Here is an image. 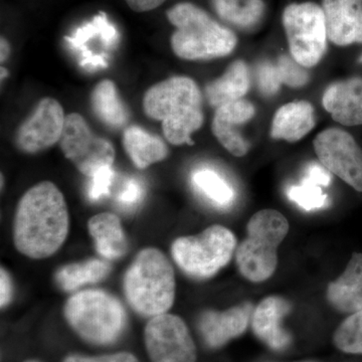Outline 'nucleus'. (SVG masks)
<instances>
[{
    "mask_svg": "<svg viewBox=\"0 0 362 362\" xmlns=\"http://www.w3.org/2000/svg\"><path fill=\"white\" fill-rule=\"evenodd\" d=\"M68 206L56 185L44 181L21 197L13 221V242L28 258H49L68 237Z\"/></svg>",
    "mask_w": 362,
    "mask_h": 362,
    "instance_id": "1",
    "label": "nucleus"
},
{
    "mask_svg": "<svg viewBox=\"0 0 362 362\" xmlns=\"http://www.w3.org/2000/svg\"><path fill=\"white\" fill-rule=\"evenodd\" d=\"M143 109L150 118L161 121L166 140L176 146L194 144L192 134L204 124L201 90L182 76L152 86L143 98Z\"/></svg>",
    "mask_w": 362,
    "mask_h": 362,
    "instance_id": "2",
    "label": "nucleus"
},
{
    "mask_svg": "<svg viewBox=\"0 0 362 362\" xmlns=\"http://www.w3.org/2000/svg\"><path fill=\"white\" fill-rule=\"evenodd\" d=\"M166 16L176 28L170 42L178 58L187 61L223 58L237 47V35L194 4H176Z\"/></svg>",
    "mask_w": 362,
    "mask_h": 362,
    "instance_id": "3",
    "label": "nucleus"
},
{
    "mask_svg": "<svg viewBox=\"0 0 362 362\" xmlns=\"http://www.w3.org/2000/svg\"><path fill=\"white\" fill-rule=\"evenodd\" d=\"M124 294L140 315L166 313L175 298V271L163 252L153 247L142 250L124 276Z\"/></svg>",
    "mask_w": 362,
    "mask_h": 362,
    "instance_id": "4",
    "label": "nucleus"
},
{
    "mask_svg": "<svg viewBox=\"0 0 362 362\" xmlns=\"http://www.w3.org/2000/svg\"><path fill=\"white\" fill-rule=\"evenodd\" d=\"M289 223L280 211L262 209L247 226L246 239L235 250L240 275L254 283L268 280L278 265V247L287 237Z\"/></svg>",
    "mask_w": 362,
    "mask_h": 362,
    "instance_id": "5",
    "label": "nucleus"
},
{
    "mask_svg": "<svg viewBox=\"0 0 362 362\" xmlns=\"http://www.w3.org/2000/svg\"><path fill=\"white\" fill-rule=\"evenodd\" d=\"M65 316L83 339L95 344H109L125 327L126 312L117 298L102 290H87L66 301Z\"/></svg>",
    "mask_w": 362,
    "mask_h": 362,
    "instance_id": "6",
    "label": "nucleus"
},
{
    "mask_svg": "<svg viewBox=\"0 0 362 362\" xmlns=\"http://www.w3.org/2000/svg\"><path fill=\"white\" fill-rule=\"evenodd\" d=\"M237 239L232 230L220 225L209 226L197 235L181 237L171 247L176 265L199 280L214 277L233 258Z\"/></svg>",
    "mask_w": 362,
    "mask_h": 362,
    "instance_id": "7",
    "label": "nucleus"
},
{
    "mask_svg": "<svg viewBox=\"0 0 362 362\" xmlns=\"http://www.w3.org/2000/svg\"><path fill=\"white\" fill-rule=\"evenodd\" d=\"M292 58L304 68L319 64L327 49V30L322 6L314 2L292 4L283 13Z\"/></svg>",
    "mask_w": 362,
    "mask_h": 362,
    "instance_id": "8",
    "label": "nucleus"
},
{
    "mask_svg": "<svg viewBox=\"0 0 362 362\" xmlns=\"http://www.w3.org/2000/svg\"><path fill=\"white\" fill-rule=\"evenodd\" d=\"M59 145L81 173L92 177L98 170L113 165L115 149L108 140L98 137L80 114L66 117Z\"/></svg>",
    "mask_w": 362,
    "mask_h": 362,
    "instance_id": "9",
    "label": "nucleus"
},
{
    "mask_svg": "<svg viewBox=\"0 0 362 362\" xmlns=\"http://www.w3.org/2000/svg\"><path fill=\"white\" fill-rule=\"evenodd\" d=\"M313 144L324 168L362 192V149L354 136L339 128H329L319 133Z\"/></svg>",
    "mask_w": 362,
    "mask_h": 362,
    "instance_id": "10",
    "label": "nucleus"
},
{
    "mask_svg": "<svg viewBox=\"0 0 362 362\" xmlns=\"http://www.w3.org/2000/svg\"><path fill=\"white\" fill-rule=\"evenodd\" d=\"M145 344L152 362H195L197 349L187 324L176 315L152 317L145 328Z\"/></svg>",
    "mask_w": 362,
    "mask_h": 362,
    "instance_id": "11",
    "label": "nucleus"
},
{
    "mask_svg": "<svg viewBox=\"0 0 362 362\" xmlns=\"http://www.w3.org/2000/svg\"><path fill=\"white\" fill-rule=\"evenodd\" d=\"M65 40L71 49L80 54L83 68L99 70L108 66L109 54L118 45L119 33L106 13H99Z\"/></svg>",
    "mask_w": 362,
    "mask_h": 362,
    "instance_id": "12",
    "label": "nucleus"
},
{
    "mask_svg": "<svg viewBox=\"0 0 362 362\" xmlns=\"http://www.w3.org/2000/svg\"><path fill=\"white\" fill-rule=\"evenodd\" d=\"M65 112L57 100H40L32 115L16 133V145L25 153H37L61 140L66 122Z\"/></svg>",
    "mask_w": 362,
    "mask_h": 362,
    "instance_id": "13",
    "label": "nucleus"
},
{
    "mask_svg": "<svg viewBox=\"0 0 362 362\" xmlns=\"http://www.w3.org/2000/svg\"><path fill=\"white\" fill-rule=\"evenodd\" d=\"M322 9L331 42L362 44V0H323Z\"/></svg>",
    "mask_w": 362,
    "mask_h": 362,
    "instance_id": "14",
    "label": "nucleus"
},
{
    "mask_svg": "<svg viewBox=\"0 0 362 362\" xmlns=\"http://www.w3.org/2000/svg\"><path fill=\"white\" fill-rule=\"evenodd\" d=\"M252 315L249 302L225 311H206L199 321V329L209 347L218 349L247 330Z\"/></svg>",
    "mask_w": 362,
    "mask_h": 362,
    "instance_id": "15",
    "label": "nucleus"
},
{
    "mask_svg": "<svg viewBox=\"0 0 362 362\" xmlns=\"http://www.w3.org/2000/svg\"><path fill=\"white\" fill-rule=\"evenodd\" d=\"M255 114L254 105L244 99L216 109L211 130L218 141L233 156L243 157L249 151L250 143L243 138L237 127L249 122Z\"/></svg>",
    "mask_w": 362,
    "mask_h": 362,
    "instance_id": "16",
    "label": "nucleus"
},
{
    "mask_svg": "<svg viewBox=\"0 0 362 362\" xmlns=\"http://www.w3.org/2000/svg\"><path fill=\"white\" fill-rule=\"evenodd\" d=\"M289 302L280 296H270L262 300L252 315L255 335L275 351H282L289 346L291 337L283 328V318L290 312Z\"/></svg>",
    "mask_w": 362,
    "mask_h": 362,
    "instance_id": "17",
    "label": "nucleus"
},
{
    "mask_svg": "<svg viewBox=\"0 0 362 362\" xmlns=\"http://www.w3.org/2000/svg\"><path fill=\"white\" fill-rule=\"evenodd\" d=\"M322 104L333 120L343 126L362 125V78L333 83L324 92Z\"/></svg>",
    "mask_w": 362,
    "mask_h": 362,
    "instance_id": "18",
    "label": "nucleus"
},
{
    "mask_svg": "<svg viewBox=\"0 0 362 362\" xmlns=\"http://www.w3.org/2000/svg\"><path fill=\"white\" fill-rule=\"evenodd\" d=\"M328 302L342 313L362 310V254L354 252L346 269L326 291Z\"/></svg>",
    "mask_w": 362,
    "mask_h": 362,
    "instance_id": "19",
    "label": "nucleus"
},
{
    "mask_svg": "<svg viewBox=\"0 0 362 362\" xmlns=\"http://www.w3.org/2000/svg\"><path fill=\"white\" fill-rule=\"evenodd\" d=\"M316 125L315 111L307 101L291 102L276 112L271 127L272 138L297 142L313 130Z\"/></svg>",
    "mask_w": 362,
    "mask_h": 362,
    "instance_id": "20",
    "label": "nucleus"
},
{
    "mask_svg": "<svg viewBox=\"0 0 362 362\" xmlns=\"http://www.w3.org/2000/svg\"><path fill=\"white\" fill-rule=\"evenodd\" d=\"M251 77L247 64L242 59L233 62L228 66L221 78L207 85L206 93L207 101L218 109L232 102L243 99L249 92Z\"/></svg>",
    "mask_w": 362,
    "mask_h": 362,
    "instance_id": "21",
    "label": "nucleus"
},
{
    "mask_svg": "<svg viewBox=\"0 0 362 362\" xmlns=\"http://www.w3.org/2000/svg\"><path fill=\"white\" fill-rule=\"evenodd\" d=\"M98 252L104 258H121L127 252V240L118 216L103 213L93 216L88 223Z\"/></svg>",
    "mask_w": 362,
    "mask_h": 362,
    "instance_id": "22",
    "label": "nucleus"
},
{
    "mask_svg": "<svg viewBox=\"0 0 362 362\" xmlns=\"http://www.w3.org/2000/svg\"><path fill=\"white\" fill-rule=\"evenodd\" d=\"M123 145L131 160L139 169L147 168L168 156V148L163 140L139 126H130L124 131Z\"/></svg>",
    "mask_w": 362,
    "mask_h": 362,
    "instance_id": "23",
    "label": "nucleus"
},
{
    "mask_svg": "<svg viewBox=\"0 0 362 362\" xmlns=\"http://www.w3.org/2000/svg\"><path fill=\"white\" fill-rule=\"evenodd\" d=\"M330 181V171L322 164H311L301 182L288 188V197L306 211L322 209L328 201L327 194H324L322 187L329 185Z\"/></svg>",
    "mask_w": 362,
    "mask_h": 362,
    "instance_id": "24",
    "label": "nucleus"
},
{
    "mask_svg": "<svg viewBox=\"0 0 362 362\" xmlns=\"http://www.w3.org/2000/svg\"><path fill=\"white\" fill-rule=\"evenodd\" d=\"M90 104L95 115L109 127L121 128L127 124V109L112 81H102L95 87L90 96Z\"/></svg>",
    "mask_w": 362,
    "mask_h": 362,
    "instance_id": "25",
    "label": "nucleus"
},
{
    "mask_svg": "<svg viewBox=\"0 0 362 362\" xmlns=\"http://www.w3.org/2000/svg\"><path fill=\"white\" fill-rule=\"evenodd\" d=\"M110 271L111 266L107 262L90 259L59 269L56 274V281L62 289L74 291L82 286L94 284L103 280Z\"/></svg>",
    "mask_w": 362,
    "mask_h": 362,
    "instance_id": "26",
    "label": "nucleus"
},
{
    "mask_svg": "<svg viewBox=\"0 0 362 362\" xmlns=\"http://www.w3.org/2000/svg\"><path fill=\"white\" fill-rule=\"evenodd\" d=\"M218 16L238 28H252L263 18V0H213Z\"/></svg>",
    "mask_w": 362,
    "mask_h": 362,
    "instance_id": "27",
    "label": "nucleus"
},
{
    "mask_svg": "<svg viewBox=\"0 0 362 362\" xmlns=\"http://www.w3.org/2000/svg\"><path fill=\"white\" fill-rule=\"evenodd\" d=\"M192 183L209 201L218 206H228L232 204L233 190L218 173L211 169L204 168L192 175Z\"/></svg>",
    "mask_w": 362,
    "mask_h": 362,
    "instance_id": "28",
    "label": "nucleus"
},
{
    "mask_svg": "<svg viewBox=\"0 0 362 362\" xmlns=\"http://www.w3.org/2000/svg\"><path fill=\"white\" fill-rule=\"evenodd\" d=\"M333 343L344 354H362V310L350 314L338 326Z\"/></svg>",
    "mask_w": 362,
    "mask_h": 362,
    "instance_id": "29",
    "label": "nucleus"
},
{
    "mask_svg": "<svg viewBox=\"0 0 362 362\" xmlns=\"http://www.w3.org/2000/svg\"><path fill=\"white\" fill-rule=\"evenodd\" d=\"M277 66L282 84L291 88H301L309 82V74L303 66L298 64L292 57L282 56Z\"/></svg>",
    "mask_w": 362,
    "mask_h": 362,
    "instance_id": "30",
    "label": "nucleus"
},
{
    "mask_svg": "<svg viewBox=\"0 0 362 362\" xmlns=\"http://www.w3.org/2000/svg\"><path fill=\"white\" fill-rule=\"evenodd\" d=\"M88 187V197L90 201L98 202L110 194L111 187L115 180V171L112 166L98 170L92 176Z\"/></svg>",
    "mask_w": 362,
    "mask_h": 362,
    "instance_id": "31",
    "label": "nucleus"
},
{
    "mask_svg": "<svg viewBox=\"0 0 362 362\" xmlns=\"http://www.w3.org/2000/svg\"><path fill=\"white\" fill-rule=\"evenodd\" d=\"M259 90L266 96L277 94L282 86L277 66L270 63H263L258 66L257 71Z\"/></svg>",
    "mask_w": 362,
    "mask_h": 362,
    "instance_id": "32",
    "label": "nucleus"
},
{
    "mask_svg": "<svg viewBox=\"0 0 362 362\" xmlns=\"http://www.w3.org/2000/svg\"><path fill=\"white\" fill-rule=\"evenodd\" d=\"M144 197V187L137 178L126 180L122 189L116 195V202L123 209H133L141 202Z\"/></svg>",
    "mask_w": 362,
    "mask_h": 362,
    "instance_id": "33",
    "label": "nucleus"
},
{
    "mask_svg": "<svg viewBox=\"0 0 362 362\" xmlns=\"http://www.w3.org/2000/svg\"><path fill=\"white\" fill-rule=\"evenodd\" d=\"M64 362H138V361L133 354L120 352L112 356L100 357L69 356Z\"/></svg>",
    "mask_w": 362,
    "mask_h": 362,
    "instance_id": "34",
    "label": "nucleus"
},
{
    "mask_svg": "<svg viewBox=\"0 0 362 362\" xmlns=\"http://www.w3.org/2000/svg\"><path fill=\"white\" fill-rule=\"evenodd\" d=\"M0 305L1 308H4L11 303L13 298V282L11 276L4 268H1L0 274Z\"/></svg>",
    "mask_w": 362,
    "mask_h": 362,
    "instance_id": "35",
    "label": "nucleus"
},
{
    "mask_svg": "<svg viewBox=\"0 0 362 362\" xmlns=\"http://www.w3.org/2000/svg\"><path fill=\"white\" fill-rule=\"evenodd\" d=\"M165 0H125L127 6L136 13L153 11L161 6Z\"/></svg>",
    "mask_w": 362,
    "mask_h": 362,
    "instance_id": "36",
    "label": "nucleus"
},
{
    "mask_svg": "<svg viewBox=\"0 0 362 362\" xmlns=\"http://www.w3.org/2000/svg\"><path fill=\"white\" fill-rule=\"evenodd\" d=\"M0 51H1V54H0V56H1L0 57L1 58V63H4L8 58L11 51V45L4 37H1V40H0Z\"/></svg>",
    "mask_w": 362,
    "mask_h": 362,
    "instance_id": "37",
    "label": "nucleus"
},
{
    "mask_svg": "<svg viewBox=\"0 0 362 362\" xmlns=\"http://www.w3.org/2000/svg\"><path fill=\"white\" fill-rule=\"evenodd\" d=\"M7 70L4 69V66H1V80H4V78L7 76Z\"/></svg>",
    "mask_w": 362,
    "mask_h": 362,
    "instance_id": "38",
    "label": "nucleus"
},
{
    "mask_svg": "<svg viewBox=\"0 0 362 362\" xmlns=\"http://www.w3.org/2000/svg\"><path fill=\"white\" fill-rule=\"evenodd\" d=\"M25 362H37V361H25Z\"/></svg>",
    "mask_w": 362,
    "mask_h": 362,
    "instance_id": "39",
    "label": "nucleus"
},
{
    "mask_svg": "<svg viewBox=\"0 0 362 362\" xmlns=\"http://www.w3.org/2000/svg\"><path fill=\"white\" fill-rule=\"evenodd\" d=\"M361 62L362 63V54H361Z\"/></svg>",
    "mask_w": 362,
    "mask_h": 362,
    "instance_id": "40",
    "label": "nucleus"
},
{
    "mask_svg": "<svg viewBox=\"0 0 362 362\" xmlns=\"http://www.w3.org/2000/svg\"><path fill=\"white\" fill-rule=\"evenodd\" d=\"M309 362V361H308Z\"/></svg>",
    "mask_w": 362,
    "mask_h": 362,
    "instance_id": "41",
    "label": "nucleus"
}]
</instances>
